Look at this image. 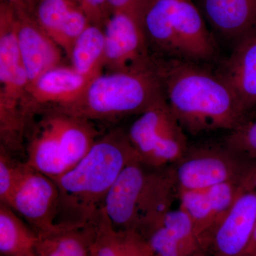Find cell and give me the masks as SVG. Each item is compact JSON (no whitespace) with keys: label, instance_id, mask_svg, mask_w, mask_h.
<instances>
[{"label":"cell","instance_id":"obj_1","mask_svg":"<svg viewBox=\"0 0 256 256\" xmlns=\"http://www.w3.org/2000/svg\"><path fill=\"white\" fill-rule=\"evenodd\" d=\"M156 68L166 100L186 132H230L245 122L246 114L217 73L176 58L156 60Z\"/></svg>","mask_w":256,"mask_h":256},{"label":"cell","instance_id":"obj_2","mask_svg":"<svg viewBox=\"0 0 256 256\" xmlns=\"http://www.w3.org/2000/svg\"><path fill=\"white\" fill-rule=\"evenodd\" d=\"M136 160L139 158L127 133L116 130L99 138L78 164L54 180L60 190V224H88L122 170Z\"/></svg>","mask_w":256,"mask_h":256},{"label":"cell","instance_id":"obj_3","mask_svg":"<svg viewBox=\"0 0 256 256\" xmlns=\"http://www.w3.org/2000/svg\"><path fill=\"white\" fill-rule=\"evenodd\" d=\"M176 200L172 166L156 169L136 160L119 175L101 210L116 229L143 235L172 208Z\"/></svg>","mask_w":256,"mask_h":256},{"label":"cell","instance_id":"obj_4","mask_svg":"<svg viewBox=\"0 0 256 256\" xmlns=\"http://www.w3.org/2000/svg\"><path fill=\"white\" fill-rule=\"evenodd\" d=\"M140 21L149 46L166 58L198 63L215 58L216 43L192 0H144Z\"/></svg>","mask_w":256,"mask_h":256},{"label":"cell","instance_id":"obj_5","mask_svg":"<svg viewBox=\"0 0 256 256\" xmlns=\"http://www.w3.org/2000/svg\"><path fill=\"white\" fill-rule=\"evenodd\" d=\"M164 96L156 67L141 72H112L92 79L80 98L62 111L90 120L141 114Z\"/></svg>","mask_w":256,"mask_h":256},{"label":"cell","instance_id":"obj_6","mask_svg":"<svg viewBox=\"0 0 256 256\" xmlns=\"http://www.w3.org/2000/svg\"><path fill=\"white\" fill-rule=\"evenodd\" d=\"M186 131L170 108L165 96L140 114L127 132L139 160L150 168H168L188 152Z\"/></svg>","mask_w":256,"mask_h":256},{"label":"cell","instance_id":"obj_7","mask_svg":"<svg viewBox=\"0 0 256 256\" xmlns=\"http://www.w3.org/2000/svg\"><path fill=\"white\" fill-rule=\"evenodd\" d=\"M178 192L201 190L220 184L242 182L256 173V161L222 144L190 146L172 166Z\"/></svg>","mask_w":256,"mask_h":256},{"label":"cell","instance_id":"obj_8","mask_svg":"<svg viewBox=\"0 0 256 256\" xmlns=\"http://www.w3.org/2000/svg\"><path fill=\"white\" fill-rule=\"evenodd\" d=\"M0 84L1 142L15 146L22 142L28 120V80L14 28H1Z\"/></svg>","mask_w":256,"mask_h":256},{"label":"cell","instance_id":"obj_9","mask_svg":"<svg viewBox=\"0 0 256 256\" xmlns=\"http://www.w3.org/2000/svg\"><path fill=\"white\" fill-rule=\"evenodd\" d=\"M256 227V175L233 206L201 239L210 256H246Z\"/></svg>","mask_w":256,"mask_h":256},{"label":"cell","instance_id":"obj_10","mask_svg":"<svg viewBox=\"0 0 256 256\" xmlns=\"http://www.w3.org/2000/svg\"><path fill=\"white\" fill-rule=\"evenodd\" d=\"M60 204L56 183L26 163L24 172L6 205L40 235H44L60 227Z\"/></svg>","mask_w":256,"mask_h":256},{"label":"cell","instance_id":"obj_11","mask_svg":"<svg viewBox=\"0 0 256 256\" xmlns=\"http://www.w3.org/2000/svg\"><path fill=\"white\" fill-rule=\"evenodd\" d=\"M104 66L112 72H141L156 68L139 18L118 12L106 24Z\"/></svg>","mask_w":256,"mask_h":256},{"label":"cell","instance_id":"obj_12","mask_svg":"<svg viewBox=\"0 0 256 256\" xmlns=\"http://www.w3.org/2000/svg\"><path fill=\"white\" fill-rule=\"evenodd\" d=\"M198 4L212 30L234 47L256 36V0H198Z\"/></svg>","mask_w":256,"mask_h":256},{"label":"cell","instance_id":"obj_13","mask_svg":"<svg viewBox=\"0 0 256 256\" xmlns=\"http://www.w3.org/2000/svg\"><path fill=\"white\" fill-rule=\"evenodd\" d=\"M142 236L154 256H190L202 249L193 222L181 208L166 212Z\"/></svg>","mask_w":256,"mask_h":256},{"label":"cell","instance_id":"obj_14","mask_svg":"<svg viewBox=\"0 0 256 256\" xmlns=\"http://www.w3.org/2000/svg\"><path fill=\"white\" fill-rule=\"evenodd\" d=\"M92 80L72 67L60 65L50 69L28 89V114L36 106L44 104H56L58 110H66L80 98Z\"/></svg>","mask_w":256,"mask_h":256},{"label":"cell","instance_id":"obj_15","mask_svg":"<svg viewBox=\"0 0 256 256\" xmlns=\"http://www.w3.org/2000/svg\"><path fill=\"white\" fill-rule=\"evenodd\" d=\"M247 114L256 108V36L246 38L216 72Z\"/></svg>","mask_w":256,"mask_h":256},{"label":"cell","instance_id":"obj_16","mask_svg":"<svg viewBox=\"0 0 256 256\" xmlns=\"http://www.w3.org/2000/svg\"><path fill=\"white\" fill-rule=\"evenodd\" d=\"M90 256H154L136 230L114 228L102 210L88 224Z\"/></svg>","mask_w":256,"mask_h":256},{"label":"cell","instance_id":"obj_17","mask_svg":"<svg viewBox=\"0 0 256 256\" xmlns=\"http://www.w3.org/2000/svg\"><path fill=\"white\" fill-rule=\"evenodd\" d=\"M45 120L54 133L68 171L86 156L99 138L90 120L58 110Z\"/></svg>","mask_w":256,"mask_h":256},{"label":"cell","instance_id":"obj_18","mask_svg":"<svg viewBox=\"0 0 256 256\" xmlns=\"http://www.w3.org/2000/svg\"><path fill=\"white\" fill-rule=\"evenodd\" d=\"M16 31L30 89L42 74L60 65V46L45 32L33 25H20Z\"/></svg>","mask_w":256,"mask_h":256},{"label":"cell","instance_id":"obj_19","mask_svg":"<svg viewBox=\"0 0 256 256\" xmlns=\"http://www.w3.org/2000/svg\"><path fill=\"white\" fill-rule=\"evenodd\" d=\"M41 235L12 208L0 203L1 256H42Z\"/></svg>","mask_w":256,"mask_h":256},{"label":"cell","instance_id":"obj_20","mask_svg":"<svg viewBox=\"0 0 256 256\" xmlns=\"http://www.w3.org/2000/svg\"><path fill=\"white\" fill-rule=\"evenodd\" d=\"M72 68L92 80L100 74L105 57V35L97 26H88L78 37L70 52Z\"/></svg>","mask_w":256,"mask_h":256},{"label":"cell","instance_id":"obj_21","mask_svg":"<svg viewBox=\"0 0 256 256\" xmlns=\"http://www.w3.org/2000/svg\"><path fill=\"white\" fill-rule=\"evenodd\" d=\"M41 237L42 256H90L88 224H60L56 230Z\"/></svg>","mask_w":256,"mask_h":256},{"label":"cell","instance_id":"obj_22","mask_svg":"<svg viewBox=\"0 0 256 256\" xmlns=\"http://www.w3.org/2000/svg\"><path fill=\"white\" fill-rule=\"evenodd\" d=\"M178 200L180 208L184 210L193 222L201 242L202 237L217 222L216 215L206 190L178 192Z\"/></svg>","mask_w":256,"mask_h":256},{"label":"cell","instance_id":"obj_23","mask_svg":"<svg viewBox=\"0 0 256 256\" xmlns=\"http://www.w3.org/2000/svg\"><path fill=\"white\" fill-rule=\"evenodd\" d=\"M78 14L79 12L72 10L66 0H42L38 10L42 28L56 44Z\"/></svg>","mask_w":256,"mask_h":256},{"label":"cell","instance_id":"obj_24","mask_svg":"<svg viewBox=\"0 0 256 256\" xmlns=\"http://www.w3.org/2000/svg\"><path fill=\"white\" fill-rule=\"evenodd\" d=\"M26 162L14 159L4 148L0 149V203L6 205L26 168Z\"/></svg>","mask_w":256,"mask_h":256},{"label":"cell","instance_id":"obj_25","mask_svg":"<svg viewBox=\"0 0 256 256\" xmlns=\"http://www.w3.org/2000/svg\"><path fill=\"white\" fill-rule=\"evenodd\" d=\"M224 144L234 150L256 161V120L242 122L230 131Z\"/></svg>","mask_w":256,"mask_h":256},{"label":"cell","instance_id":"obj_26","mask_svg":"<svg viewBox=\"0 0 256 256\" xmlns=\"http://www.w3.org/2000/svg\"><path fill=\"white\" fill-rule=\"evenodd\" d=\"M144 0H107L118 12L128 13L140 20V14Z\"/></svg>","mask_w":256,"mask_h":256},{"label":"cell","instance_id":"obj_27","mask_svg":"<svg viewBox=\"0 0 256 256\" xmlns=\"http://www.w3.org/2000/svg\"><path fill=\"white\" fill-rule=\"evenodd\" d=\"M256 248V229H255V232H254V236H252V242H250V246H249L248 249L246 254V256H252V252H254V250H255Z\"/></svg>","mask_w":256,"mask_h":256},{"label":"cell","instance_id":"obj_28","mask_svg":"<svg viewBox=\"0 0 256 256\" xmlns=\"http://www.w3.org/2000/svg\"><path fill=\"white\" fill-rule=\"evenodd\" d=\"M107 0H86L88 3L92 6H100Z\"/></svg>","mask_w":256,"mask_h":256},{"label":"cell","instance_id":"obj_29","mask_svg":"<svg viewBox=\"0 0 256 256\" xmlns=\"http://www.w3.org/2000/svg\"><path fill=\"white\" fill-rule=\"evenodd\" d=\"M190 256H210L208 255V254L204 250H202V249H200V250H197V252H194L192 255Z\"/></svg>","mask_w":256,"mask_h":256},{"label":"cell","instance_id":"obj_30","mask_svg":"<svg viewBox=\"0 0 256 256\" xmlns=\"http://www.w3.org/2000/svg\"><path fill=\"white\" fill-rule=\"evenodd\" d=\"M252 256H256V248L255 250L252 252Z\"/></svg>","mask_w":256,"mask_h":256}]
</instances>
